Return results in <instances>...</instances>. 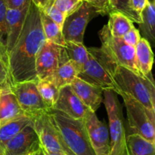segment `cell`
I'll return each mask as SVG.
<instances>
[{
    "instance_id": "cell-7",
    "label": "cell",
    "mask_w": 155,
    "mask_h": 155,
    "mask_svg": "<svg viewBox=\"0 0 155 155\" xmlns=\"http://www.w3.org/2000/svg\"><path fill=\"white\" fill-rule=\"evenodd\" d=\"M99 37L101 42V50L115 65L127 68L140 74L136 64L135 47L125 43L120 37L112 36L106 25L100 30Z\"/></svg>"
},
{
    "instance_id": "cell-30",
    "label": "cell",
    "mask_w": 155,
    "mask_h": 155,
    "mask_svg": "<svg viewBox=\"0 0 155 155\" xmlns=\"http://www.w3.org/2000/svg\"><path fill=\"white\" fill-rule=\"evenodd\" d=\"M129 1L130 0H116V7H115V11L121 12L124 15L130 18L133 23H137L139 24L137 18L135 17L132 11L130 10V5H129Z\"/></svg>"
},
{
    "instance_id": "cell-5",
    "label": "cell",
    "mask_w": 155,
    "mask_h": 155,
    "mask_svg": "<svg viewBox=\"0 0 155 155\" xmlns=\"http://www.w3.org/2000/svg\"><path fill=\"white\" fill-rule=\"evenodd\" d=\"M103 103L105 106L109 121V155H126L127 134L122 107L117 97V94L112 90H103Z\"/></svg>"
},
{
    "instance_id": "cell-2",
    "label": "cell",
    "mask_w": 155,
    "mask_h": 155,
    "mask_svg": "<svg viewBox=\"0 0 155 155\" xmlns=\"http://www.w3.org/2000/svg\"><path fill=\"white\" fill-rule=\"evenodd\" d=\"M112 78L117 88V94L125 93L148 110L155 112V87L151 73L144 77L128 68L117 65Z\"/></svg>"
},
{
    "instance_id": "cell-43",
    "label": "cell",
    "mask_w": 155,
    "mask_h": 155,
    "mask_svg": "<svg viewBox=\"0 0 155 155\" xmlns=\"http://www.w3.org/2000/svg\"><path fill=\"white\" fill-rule=\"evenodd\" d=\"M126 155H130V153H129L128 150H127V153H126Z\"/></svg>"
},
{
    "instance_id": "cell-19",
    "label": "cell",
    "mask_w": 155,
    "mask_h": 155,
    "mask_svg": "<svg viewBox=\"0 0 155 155\" xmlns=\"http://www.w3.org/2000/svg\"><path fill=\"white\" fill-rule=\"evenodd\" d=\"M33 122V119L27 115L11 120L0 126V151L2 152L3 147L6 143L14 136L19 133L23 129Z\"/></svg>"
},
{
    "instance_id": "cell-40",
    "label": "cell",
    "mask_w": 155,
    "mask_h": 155,
    "mask_svg": "<svg viewBox=\"0 0 155 155\" xmlns=\"http://www.w3.org/2000/svg\"><path fill=\"white\" fill-rule=\"evenodd\" d=\"M35 155H45V154H44L42 149L40 147V149H39L37 152H36V153H35Z\"/></svg>"
},
{
    "instance_id": "cell-33",
    "label": "cell",
    "mask_w": 155,
    "mask_h": 155,
    "mask_svg": "<svg viewBox=\"0 0 155 155\" xmlns=\"http://www.w3.org/2000/svg\"><path fill=\"white\" fill-rule=\"evenodd\" d=\"M83 2L92 5V6L96 8L99 12L100 15H106L108 14L107 2L106 0H83Z\"/></svg>"
},
{
    "instance_id": "cell-3",
    "label": "cell",
    "mask_w": 155,
    "mask_h": 155,
    "mask_svg": "<svg viewBox=\"0 0 155 155\" xmlns=\"http://www.w3.org/2000/svg\"><path fill=\"white\" fill-rule=\"evenodd\" d=\"M47 112L62 141L74 154L95 155L83 119H74L54 109Z\"/></svg>"
},
{
    "instance_id": "cell-14",
    "label": "cell",
    "mask_w": 155,
    "mask_h": 155,
    "mask_svg": "<svg viewBox=\"0 0 155 155\" xmlns=\"http://www.w3.org/2000/svg\"><path fill=\"white\" fill-rule=\"evenodd\" d=\"M51 109L63 112L74 119H83L89 111L70 85L59 89L58 97Z\"/></svg>"
},
{
    "instance_id": "cell-6",
    "label": "cell",
    "mask_w": 155,
    "mask_h": 155,
    "mask_svg": "<svg viewBox=\"0 0 155 155\" xmlns=\"http://www.w3.org/2000/svg\"><path fill=\"white\" fill-rule=\"evenodd\" d=\"M125 104L131 134H138L155 144V112L148 110L131 96L120 92Z\"/></svg>"
},
{
    "instance_id": "cell-26",
    "label": "cell",
    "mask_w": 155,
    "mask_h": 155,
    "mask_svg": "<svg viewBox=\"0 0 155 155\" xmlns=\"http://www.w3.org/2000/svg\"><path fill=\"white\" fill-rule=\"evenodd\" d=\"M37 89L44 103L49 109H51L58 97L59 89L48 78L38 80Z\"/></svg>"
},
{
    "instance_id": "cell-12",
    "label": "cell",
    "mask_w": 155,
    "mask_h": 155,
    "mask_svg": "<svg viewBox=\"0 0 155 155\" xmlns=\"http://www.w3.org/2000/svg\"><path fill=\"white\" fill-rule=\"evenodd\" d=\"M40 147L39 137L32 122L6 143L2 153L4 155H29L37 152Z\"/></svg>"
},
{
    "instance_id": "cell-22",
    "label": "cell",
    "mask_w": 155,
    "mask_h": 155,
    "mask_svg": "<svg viewBox=\"0 0 155 155\" xmlns=\"http://www.w3.org/2000/svg\"><path fill=\"white\" fill-rule=\"evenodd\" d=\"M106 26L110 35L117 38L122 37L134 27L133 21L118 11H113L109 13V21Z\"/></svg>"
},
{
    "instance_id": "cell-32",
    "label": "cell",
    "mask_w": 155,
    "mask_h": 155,
    "mask_svg": "<svg viewBox=\"0 0 155 155\" xmlns=\"http://www.w3.org/2000/svg\"><path fill=\"white\" fill-rule=\"evenodd\" d=\"M148 1V0H130L129 1L130 10L132 11L135 17L137 18L139 24L141 23V14L146 6Z\"/></svg>"
},
{
    "instance_id": "cell-25",
    "label": "cell",
    "mask_w": 155,
    "mask_h": 155,
    "mask_svg": "<svg viewBox=\"0 0 155 155\" xmlns=\"http://www.w3.org/2000/svg\"><path fill=\"white\" fill-rule=\"evenodd\" d=\"M64 48L66 52L68 60L74 64L80 72L89 58L87 48L82 43L73 41H66Z\"/></svg>"
},
{
    "instance_id": "cell-8",
    "label": "cell",
    "mask_w": 155,
    "mask_h": 155,
    "mask_svg": "<svg viewBox=\"0 0 155 155\" xmlns=\"http://www.w3.org/2000/svg\"><path fill=\"white\" fill-rule=\"evenodd\" d=\"M38 81L21 82L11 85L21 110L33 119L39 114L50 110L41 97L37 89Z\"/></svg>"
},
{
    "instance_id": "cell-44",
    "label": "cell",
    "mask_w": 155,
    "mask_h": 155,
    "mask_svg": "<svg viewBox=\"0 0 155 155\" xmlns=\"http://www.w3.org/2000/svg\"><path fill=\"white\" fill-rule=\"evenodd\" d=\"M0 59H4V58H3V56H2L1 54H0Z\"/></svg>"
},
{
    "instance_id": "cell-29",
    "label": "cell",
    "mask_w": 155,
    "mask_h": 155,
    "mask_svg": "<svg viewBox=\"0 0 155 155\" xmlns=\"http://www.w3.org/2000/svg\"><path fill=\"white\" fill-rule=\"evenodd\" d=\"M40 10H42L52 21H54V22L57 23L58 25H60L62 27L65 18H66V16L64 15V14L62 13L58 8H56L53 5V2L51 4L48 5V6H46L45 9H40Z\"/></svg>"
},
{
    "instance_id": "cell-41",
    "label": "cell",
    "mask_w": 155,
    "mask_h": 155,
    "mask_svg": "<svg viewBox=\"0 0 155 155\" xmlns=\"http://www.w3.org/2000/svg\"><path fill=\"white\" fill-rule=\"evenodd\" d=\"M0 54H1L2 56H3V58H4V59H5V55L4 51H3L2 49L1 48V46H0Z\"/></svg>"
},
{
    "instance_id": "cell-36",
    "label": "cell",
    "mask_w": 155,
    "mask_h": 155,
    "mask_svg": "<svg viewBox=\"0 0 155 155\" xmlns=\"http://www.w3.org/2000/svg\"><path fill=\"white\" fill-rule=\"evenodd\" d=\"M54 0H32L33 3L39 8V9H45L48 5L51 4Z\"/></svg>"
},
{
    "instance_id": "cell-42",
    "label": "cell",
    "mask_w": 155,
    "mask_h": 155,
    "mask_svg": "<svg viewBox=\"0 0 155 155\" xmlns=\"http://www.w3.org/2000/svg\"><path fill=\"white\" fill-rule=\"evenodd\" d=\"M8 84V83H7ZM3 86H4V85H3ZM3 86H0V94H1V90H2V88Z\"/></svg>"
},
{
    "instance_id": "cell-28",
    "label": "cell",
    "mask_w": 155,
    "mask_h": 155,
    "mask_svg": "<svg viewBox=\"0 0 155 155\" xmlns=\"http://www.w3.org/2000/svg\"><path fill=\"white\" fill-rule=\"evenodd\" d=\"M83 2V0H54L53 5L67 17L77 10Z\"/></svg>"
},
{
    "instance_id": "cell-10",
    "label": "cell",
    "mask_w": 155,
    "mask_h": 155,
    "mask_svg": "<svg viewBox=\"0 0 155 155\" xmlns=\"http://www.w3.org/2000/svg\"><path fill=\"white\" fill-rule=\"evenodd\" d=\"M68 61L64 46L45 40L36 59V73L38 80L50 77L61 65Z\"/></svg>"
},
{
    "instance_id": "cell-9",
    "label": "cell",
    "mask_w": 155,
    "mask_h": 155,
    "mask_svg": "<svg viewBox=\"0 0 155 155\" xmlns=\"http://www.w3.org/2000/svg\"><path fill=\"white\" fill-rule=\"evenodd\" d=\"M100 15L95 7L83 2L80 8L66 17L62 26V33L66 41L83 43L84 33L89 21Z\"/></svg>"
},
{
    "instance_id": "cell-47",
    "label": "cell",
    "mask_w": 155,
    "mask_h": 155,
    "mask_svg": "<svg viewBox=\"0 0 155 155\" xmlns=\"http://www.w3.org/2000/svg\"><path fill=\"white\" fill-rule=\"evenodd\" d=\"M66 155H67V154H66Z\"/></svg>"
},
{
    "instance_id": "cell-4",
    "label": "cell",
    "mask_w": 155,
    "mask_h": 155,
    "mask_svg": "<svg viewBox=\"0 0 155 155\" xmlns=\"http://www.w3.org/2000/svg\"><path fill=\"white\" fill-rule=\"evenodd\" d=\"M89 58L77 77L103 90H112L116 93L114 82V70L117 66L101 48H87Z\"/></svg>"
},
{
    "instance_id": "cell-34",
    "label": "cell",
    "mask_w": 155,
    "mask_h": 155,
    "mask_svg": "<svg viewBox=\"0 0 155 155\" xmlns=\"http://www.w3.org/2000/svg\"><path fill=\"white\" fill-rule=\"evenodd\" d=\"M7 83H10L7 64L4 59H0V86Z\"/></svg>"
},
{
    "instance_id": "cell-24",
    "label": "cell",
    "mask_w": 155,
    "mask_h": 155,
    "mask_svg": "<svg viewBox=\"0 0 155 155\" xmlns=\"http://www.w3.org/2000/svg\"><path fill=\"white\" fill-rule=\"evenodd\" d=\"M39 13H40L42 30L45 39L54 43L64 46L65 44V40L62 33V27L52 21L40 9H39Z\"/></svg>"
},
{
    "instance_id": "cell-38",
    "label": "cell",
    "mask_w": 155,
    "mask_h": 155,
    "mask_svg": "<svg viewBox=\"0 0 155 155\" xmlns=\"http://www.w3.org/2000/svg\"><path fill=\"white\" fill-rule=\"evenodd\" d=\"M107 2V9H108V14L110 12L115 11V7H116V0H106Z\"/></svg>"
},
{
    "instance_id": "cell-21",
    "label": "cell",
    "mask_w": 155,
    "mask_h": 155,
    "mask_svg": "<svg viewBox=\"0 0 155 155\" xmlns=\"http://www.w3.org/2000/svg\"><path fill=\"white\" fill-rule=\"evenodd\" d=\"M79 71L70 60L61 65L50 77L47 78L55 84L58 89L70 85L78 76Z\"/></svg>"
},
{
    "instance_id": "cell-23",
    "label": "cell",
    "mask_w": 155,
    "mask_h": 155,
    "mask_svg": "<svg viewBox=\"0 0 155 155\" xmlns=\"http://www.w3.org/2000/svg\"><path fill=\"white\" fill-rule=\"evenodd\" d=\"M127 146L130 155H155V144L138 134L127 135Z\"/></svg>"
},
{
    "instance_id": "cell-16",
    "label": "cell",
    "mask_w": 155,
    "mask_h": 155,
    "mask_svg": "<svg viewBox=\"0 0 155 155\" xmlns=\"http://www.w3.org/2000/svg\"><path fill=\"white\" fill-rule=\"evenodd\" d=\"M31 1L32 0H30L20 9H7V13H6L7 43H6L5 56L6 54L13 48L19 37Z\"/></svg>"
},
{
    "instance_id": "cell-31",
    "label": "cell",
    "mask_w": 155,
    "mask_h": 155,
    "mask_svg": "<svg viewBox=\"0 0 155 155\" xmlns=\"http://www.w3.org/2000/svg\"><path fill=\"white\" fill-rule=\"evenodd\" d=\"M120 38L125 43L135 47L141 39L140 32L138 29L133 27Z\"/></svg>"
},
{
    "instance_id": "cell-15",
    "label": "cell",
    "mask_w": 155,
    "mask_h": 155,
    "mask_svg": "<svg viewBox=\"0 0 155 155\" xmlns=\"http://www.w3.org/2000/svg\"><path fill=\"white\" fill-rule=\"evenodd\" d=\"M73 91L83 104L92 112H95L103 103V89L77 77L70 84Z\"/></svg>"
},
{
    "instance_id": "cell-11",
    "label": "cell",
    "mask_w": 155,
    "mask_h": 155,
    "mask_svg": "<svg viewBox=\"0 0 155 155\" xmlns=\"http://www.w3.org/2000/svg\"><path fill=\"white\" fill-rule=\"evenodd\" d=\"M91 146L95 155H109L110 135L108 127L98 119L95 112L89 110L83 119Z\"/></svg>"
},
{
    "instance_id": "cell-27",
    "label": "cell",
    "mask_w": 155,
    "mask_h": 155,
    "mask_svg": "<svg viewBox=\"0 0 155 155\" xmlns=\"http://www.w3.org/2000/svg\"><path fill=\"white\" fill-rule=\"evenodd\" d=\"M7 5L5 0H0V46L6 52L7 43V22H6V13H7Z\"/></svg>"
},
{
    "instance_id": "cell-39",
    "label": "cell",
    "mask_w": 155,
    "mask_h": 155,
    "mask_svg": "<svg viewBox=\"0 0 155 155\" xmlns=\"http://www.w3.org/2000/svg\"><path fill=\"white\" fill-rule=\"evenodd\" d=\"M43 153L45 155H66L64 151L61 152V153H55V152H48L45 151V150H43Z\"/></svg>"
},
{
    "instance_id": "cell-46",
    "label": "cell",
    "mask_w": 155,
    "mask_h": 155,
    "mask_svg": "<svg viewBox=\"0 0 155 155\" xmlns=\"http://www.w3.org/2000/svg\"><path fill=\"white\" fill-rule=\"evenodd\" d=\"M29 155H35V153H30V154H29Z\"/></svg>"
},
{
    "instance_id": "cell-45",
    "label": "cell",
    "mask_w": 155,
    "mask_h": 155,
    "mask_svg": "<svg viewBox=\"0 0 155 155\" xmlns=\"http://www.w3.org/2000/svg\"><path fill=\"white\" fill-rule=\"evenodd\" d=\"M0 155H4V154H3V153H2V151H0Z\"/></svg>"
},
{
    "instance_id": "cell-13",
    "label": "cell",
    "mask_w": 155,
    "mask_h": 155,
    "mask_svg": "<svg viewBox=\"0 0 155 155\" xmlns=\"http://www.w3.org/2000/svg\"><path fill=\"white\" fill-rule=\"evenodd\" d=\"M33 126L39 137L41 148L48 152H64L58 132L50 121L48 112H43L33 119Z\"/></svg>"
},
{
    "instance_id": "cell-37",
    "label": "cell",
    "mask_w": 155,
    "mask_h": 155,
    "mask_svg": "<svg viewBox=\"0 0 155 155\" xmlns=\"http://www.w3.org/2000/svg\"><path fill=\"white\" fill-rule=\"evenodd\" d=\"M58 139H59V141H60V143H61V145L62 148H63V150L65 152V153H66L67 155H76V154H74V153H73V152L71 151V150H70V149L68 148L66 145H65V144L64 143V141H62L61 138V136L59 135L58 133Z\"/></svg>"
},
{
    "instance_id": "cell-17",
    "label": "cell",
    "mask_w": 155,
    "mask_h": 155,
    "mask_svg": "<svg viewBox=\"0 0 155 155\" xmlns=\"http://www.w3.org/2000/svg\"><path fill=\"white\" fill-rule=\"evenodd\" d=\"M25 115L11 89L10 83L2 88L0 94V126Z\"/></svg>"
},
{
    "instance_id": "cell-1",
    "label": "cell",
    "mask_w": 155,
    "mask_h": 155,
    "mask_svg": "<svg viewBox=\"0 0 155 155\" xmlns=\"http://www.w3.org/2000/svg\"><path fill=\"white\" fill-rule=\"evenodd\" d=\"M45 40L39 9L31 1L19 37L5 56L11 85L38 81L36 59Z\"/></svg>"
},
{
    "instance_id": "cell-35",
    "label": "cell",
    "mask_w": 155,
    "mask_h": 155,
    "mask_svg": "<svg viewBox=\"0 0 155 155\" xmlns=\"http://www.w3.org/2000/svg\"><path fill=\"white\" fill-rule=\"evenodd\" d=\"M30 0H5L8 9H20Z\"/></svg>"
},
{
    "instance_id": "cell-20",
    "label": "cell",
    "mask_w": 155,
    "mask_h": 155,
    "mask_svg": "<svg viewBox=\"0 0 155 155\" xmlns=\"http://www.w3.org/2000/svg\"><path fill=\"white\" fill-rule=\"evenodd\" d=\"M139 28L144 38L154 43L155 41V3L154 0H148L146 6L141 14Z\"/></svg>"
},
{
    "instance_id": "cell-18",
    "label": "cell",
    "mask_w": 155,
    "mask_h": 155,
    "mask_svg": "<svg viewBox=\"0 0 155 155\" xmlns=\"http://www.w3.org/2000/svg\"><path fill=\"white\" fill-rule=\"evenodd\" d=\"M135 53L139 73L142 76L146 77L151 73L154 62V53L151 43L145 38L141 37L135 46Z\"/></svg>"
}]
</instances>
